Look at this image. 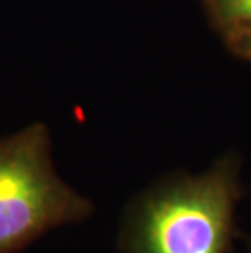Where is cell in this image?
I'll return each instance as SVG.
<instances>
[{"label":"cell","instance_id":"obj_1","mask_svg":"<svg viewBox=\"0 0 251 253\" xmlns=\"http://www.w3.org/2000/svg\"><path fill=\"white\" fill-rule=\"evenodd\" d=\"M238 157L227 154L199 173L160 183L132 209L127 253H228L243 196Z\"/></svg>","mask_w":251,"mask_h":253},{"label":"cell","instance_id":"obj_2","mask_svg":"<svg viewBox=\"0 0 251 253\" xmlns=\"http://www.w3.org/2000/svg\"><path fill=\"white\" fill-rule=\"evenodd\" d=\"M92 211V203L56 173L44 125L0 139V253H17L47 230L83 220Z\"/></svg>","mask_w":251,"mask_h":253},{"label":"cell","instance_id":"obj_3","mask_svg":"<svg viewBox=\"0 0 251 253\" xmlns=\"http://www.w3.org/2000/svg\"><path fill=\"white\" fill-rule=\"evenodd\" d=\"M212 10L228 40L251 33V0H212Z\"/></svg>","mask_w":251,"mask_h":253},{"label":"cell","instance_id":"obj_4","mask_svg":"<svg viewBox=\"0 0 251 253\" xmlns=\"http://www.w3.org/2000/svg\"><path fill=\"white\" fill-rule=\"evenodd\" d=\"M230 44L233 46V49L238 56H242L245 59H248V61H251V33L232 38Z\"/></svg>","mask_w":251,"mask_h":253},{"label":"cell","instance_id":"obj_5","mask_svg":"<svg viewBox=\"0 0 251 253\" xmlns=\"http://www.w3.org/2000/svg\"><path fill=\"white\" fill-rule=\"evenodd\" d=\"M247 249H248V253H251V237L247 239Z\"/></svg>","mask_w":251,"mask_h":253}]
</instances>
